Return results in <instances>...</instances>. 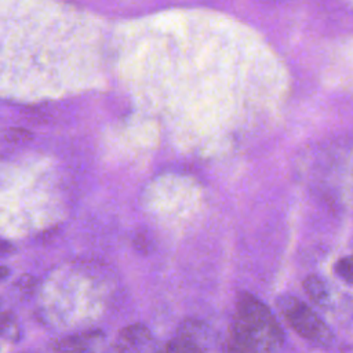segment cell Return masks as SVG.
<instances>
[{
  "mask_svg": "<svg viewBox=\"0 0 353 353\" xmlns=\"http://www.w3.org/2000/svg\"><path fill=\"white\" fill-rule=\"evenodd\" d=\"M284 335L273 313L258 298L243 292L229 328L226 350L274 352L281 347Z\"/></svg>",
  "mask_w": 353,
  "mask_h": 353,
  "instance_id": "cell-1",
  "label": "cell"
},
{
  "mask_svg": "<svg viewBox=\"0 0 353 353\" xmlns=\"http://www.w3.org/2000/svg\"><path fill=\"white\" fill-rule=\"evenodd\" d=\"M277 307L294 331L303 339L321 346L332 343L331 330L303 301L292 295H284L277 301Z\"/></svg>",
  "mask_w": 353,
  "mask_h": 353,
  "instance_id": "cell-2",
  "label": "cell"
},
{
  "mask_svg": "<svg viewBox=\"0 0 353 353\" xmlns=\"http://www.w3.org/2000/svg\"><path fill=\"white\" fill-rule=\"evenodd\" d=\"M114 349L119 352L153 350L154 338L143 324H132L120 330L114 341Z\"/></svg>",
  "mask_w": 353,
  "mask_h": 353,
  "instance_id": "cell-3",
  "label": "cell"
},
{
  "mask_svg": "<svg viewBox=\"0 0 353 353\" xmlns=\"http://www.w3.org/2000/svg\"><path fill=\"white\" fill-rule=\"evenodd\" d=\"M303 290L307 296L319 305H323L328 299V288L323 279L316 274L307 276L303 281Z\"/></svg>",
  "mask_w": 353,
  "mask_h": 353,
  "instance_id": "cell-4",
  "label": "cell"
},
{
  "mask_svg": "<svg viewBox=\"0 0 353 353\" xmlns=\"http://www.w3.org/2000/svg\"><path fill=\"white\" fill-rule=\"evenodd\" d=\"M167 352H204L201 346H199L194 341H192L189 336L176 334L175 338H172L164 347Z\"/></svg>",
  "mask_w": 353,
  "mask_h": 353,
  "instance_id": "cell-5",
  "label": "cell"
},
{
  "mask_svg": "<svg viewBox=\"0 0 353 353\" xmlns=\"http://www.w3.org/2000/svg\"><path fill=\"white\" fill-rule=\"evenodd\" d=\"M91 334L85 335V336H72L63 341H59L54 349L55 350H87L90 349V346L87 345V338Z\"/></svg>",
  "mask_w": 353,
  "mask_h": 353,
  "instance_id": "cell-6",
  "label": "cell"
},
{
  "mask_svg": "<svg viewBox=\"0 0 353 353\" xmlns=\"http://www.w3.org/2000/svg\"><path fill=\"white\" fill-rule=\"evenodd\" d=\"M335 273L342 280H345L347 284H352V258L345 256V258L339 259L335 263Z\"/></svg>",
  "mask_w": 353,
  "mask_h": 353,
  "instance_id": "cell-7",
  "label": "cell"
},
{
  "mask_svg": "<svg viewBox=\"0 0 353 353\" xmlns=\"http://www.w3.org/2000/svg\"><path fill=\"white\" fill-rule=\"evenodd\" d=\"M8 137L11 141L22 142V141H28L30 138V132L26 130H21V128H12V130H10Z\"/></svg>",
  "mask_w": 353,
  "mask_h": 353,
  "instance_id": "cell-8",
  "label": "cell"
},
{
  "mask_svg": "<svg viewBox=\"0 0 353 353\" xmlns=\"http://www.w3.org/2000/svg\"><path fill=\"white\" fill-rule=\"evenodd\" d=\"M11 251H12V247H11L8 243L0 241V256L10 255V252H11Z\"/></svg>",
  "mask_w": 353,
  "mask_h": 353,
  "instance_id": "cell-9",
  "label": "cell"
},
{
  "mask_svg": "<svg viewBox=\"0 0 353 353\" xmlns=\"http://www.w3.org/2000/svg\"><path fill=\"white\" fill-rule=\"evenodd\" d=\"M8 273H10L8 268H6V266H0V280L6 279V277L8 276Z\"/></svg>",
  "mask_w": 353,
  "mask_h": 353,
  "instance_id": "cell-10",
  "label": "cell"
}]
</instances>
